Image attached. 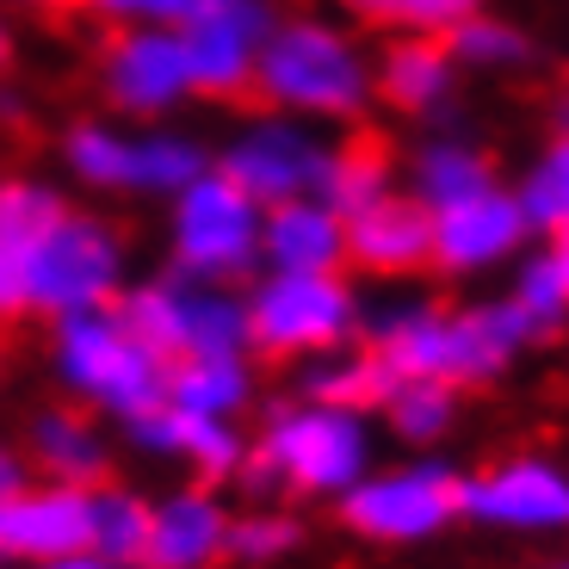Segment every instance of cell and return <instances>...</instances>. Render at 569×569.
<instances>
[{
  "instance_id": "obj_28",
  "label": "cell",
  "mask_w": 569,
  "mask_h": 569,
  "mask_svg": "<svg viewBox=\"0 0 569 569\" xmlns=\"http://www.w3.org/2000/svg\"><path fill=\"white\" fill-rule=\"evenodd\" d=\"M142 545H149V508L137 496H118V489L87 496V551L106 563H137Z\"/></svg>"
},
{
  "instance_id": "obj_8",
  "label": "cell",
  "mask_w": 569,
  "mask_h": 569,
  "mask_svg": "<svg viewBox=\"0 0 569 569\" xmlns=\"http://www.w3.org/2000/svg\"><path fill=\"white\" fill-rule=\"evenodd\" d=\"M260 458L272 465V477L310 489V496H347V489L366 477L371 458V433L353 409H335V402H298L267 427V446Z\"/></svg>"
},
{
  "instance_id": "obj_36",
  "label": "cell",
  "mask_w": 569,
  "mask_h": 569,
  "mask_svg": "<svg viewBox=\"0 0 569 569\" xmlns=\"http://www.w3.org/2000/svg\"><path fill=\"white\" fill-rule=\"evenodd\" d=\"M284 545H298V527H291V520H279V513H248V520H236V527H229L223 551L260 563V557H279Z\"/></svg>"
},
{
  "instance_id": "obj_20",
  "label": "cell",
  "mask_w": 569,
  "mask_h": 569,
  "mask_svg": "<svg viewBox=\"0 0 569 569\" xmlns=\"http://www.w3.org/2000/svg\"><path fill=\"white\" fill-rule=\"evenodd\" d=\"M496 186V168L470 137H427L409 161V199L421 211H446V204H465L477 192Z\"/></svg>"
},
{
  "instance_id": "obj_41",
  "label": "cell",
  "mask_w": 569,
  "mask_h": 569,
  "mask_svg": "<svg viewBox=\"0 0 569 569\" xmlns=\"http://www.w3.org/2000/svg\"><path fill=\"white\" fill-rule=\"evenodd\" d=\"M13 489H26V483H19V458L0 452V496H13Z\"/></svg>"
},
{
  "instance_id": "obj_15",
  "label": "cell",
  "mask_w": 569,
  "mask_h": 569,
  "mask_svg": "<svg viewBox=\"0 0 569 569\" xmlns=\"http://www.w3.org/2000/svg\"><path fill=\"white\" fill-rule=\"evenodd\" d=\"M69 551H87V489L57 483L0 496V557L50 563Z\"/></svg>"
},
{
  "instance_id": "obj_16",
  "label": "cell",
  "mask_w": 569,
  "mask_h": 569,
  "mask_svg": "<svg viewBox=\"0 0 569 569\" xmlns=\"http://www.w3.org/2000/svg\"><path fill=\"white\" fill-rule=\"evenodd\" d=\"M347 260L366 272H385V279L427 267L433 260V211H421L409 192H385V199L359 204L347 217Z\"/></svg>"
},
{
  "instance_id": "obj_40",
  "label": "cell",
  "mask_w": 569,
  "mask_h": 569,
  "mask_svg": "<svg viewBox=\"0 0 569 569\" xmlns=\"http://www.w3.org/2000/svg\"><path fill=\"white\" fill-rule=\"evenodd\" d=\"M13 57H19V31L13 19H0V69H13Z\"/></svg>"
},
{
  "instance_id": "obj_3",
  "label": "cell",
  "mask_w": 569,
  "mask_h": 569,
  "mask_svg": "<svg viewBox=\"0 0 569 569\" xmlns=\"http://www.w3.org/2000/svg\"><path fill=\"white\" fill-rule=\"evenodd\" d=\"M118 316L168 366L199 353H248V303L211 279H186V272L149 279L118 303Z\"/></svg>"
},
{
  "instance_id": "obj_13",
  "label": "cell",
  "mask_w": 569,
  "mask_h": 569,
  "mask_svg": "<svg viewBox=\"0 0 569 569\" xmlns=\"http://www.w3.org/2000/svg\"><path fill=\"white\" fill-rule=\"evenodd\" d=\"M520 242H527V217H520L508 186H489L477 199L433 211V267L452 272V279L501 267V260L520 254Z\"/></svg>"
},
{
  "instance_id": "obj_35",
  "label": "cell",
  "mask_w": 569,
  "mask_h": 569,
  "mask_svg": "<svg viewBox=\"0 0 569 569\" xmlns=\"http://www.w3.org/2000/svg\"><path fill=\"white\" fill-rule=\"evenodd\" d=\"M100 19H112V26H192V19L204 13V7H217V0H87Z\"/></svg>"
},
{
  "instance_id": "obj_12",
  "label": "cell",
  "mask_w": 569,
  "mask_h": 569,
  "mask_svg": "<svg viewBox=\"0 0 569 569\" xmlns=\"http://www.w3.org/2000/svg\"><path fill=\"white\" fill-rule=\"evenodd\" d=\"M452 513H458V477L446 465L385 470V477H359L347 489V520H353V532L385 539V545L433 539Z\"/></svg>"
},
{
  "instance_id": "obj_34",
  "label": "cell",
  "mask_w": 569,
  "mask_h": 569,
  "mask_svg": "<svg viewBox=\"0 0 569 569\" xmlns=\"http://www.w3.org/2000/svg\"><path fill=\"white\" fill-rule=\"evenodd\" d=\"M180 458H192L211 477H229V470H242V433L217 415H180Z\"/></svg>"
},
{
  "instance_id": "obj_38",
  "label": "cell",
  "mask_w": 569,
  "mask_h": 569,
  "mask_svg": "<svg viewBox=\"0 0 569 569\" xmlns=\"http://www.w3.org/2000/svg\"><path fill=\"white\" fill-rule=\"evenodd\" d=\"M19 310H31V298H26V248L0 242V322H13Z\"/></svg>"
},
{
  "instance_id": "obj_27",
  "label": "cell",
  "mask_w": 569,
  "mask_h": 569,
  "mask_svg": "<svg viewBox=\"0 0 569 569\" xmlns=\"http://www.w3.org/2000/svg\"><path fill=\"white\" fill-rule=\"evenodd\" d=\"M62 161L81 186L93 192H130V130L106 124V118H87L62 137Z\"/></svg>"
},
{
  "instance_id": "obj_29",
  "label": "cell",
  "mask_w": 569,
  "mask_h": 569,
  "mask_svg": "<svg viewBox=\"0 0 569 569\" xmlns=\"http://www.w3.org/2000/svg\"><path fill=\"white\" fill-rule=\"evenodd\" d=\"M31 440H38V458L50 470H57L62 483H93V477H100V465H106V446H100V433H93V427L81 421V415H69V409H50L38 421V433H31Z\"/></svg>"
},
{
  "instance_id": "obj_18",
  "label": "cell",
  "mask_w": 569,
  "mask_h": 569,
  "mask_svg": "<svg viewBox=\"0 0 569 569\" xmlns=\"http://www.w3.org/2000/svg\"><path fill=\"white\" fill-rule=\"evenodd\" d=\"M371 87L402 118H433L458 93V62L446 50V38H390L371 57Z\"/></svg>"
},
{
  "instance_id": "obj_32",
  "label": "cell",
  "mask_w": 569,
  "mask_h": 569,
  "mask_svg": "<svg viewBox=\"0 0 569 569\" xmlns=\"http://www.w3.org/2000/svg\"><path fill=\"white\" fill-rule=\"evenodd\" d=\"M513 310H520V322L532 328V335H551V328L569 322V279L563 267H557V254H532L527 267L513 272Z\"/></svg>"
},
{
  "instance_id": "obj_9",
  "label": "cell",
  "mask_w": 569,
  "mask_h": 569,
  "mask_svg": "<svg viewBox=\"0 0 569 569\" xmlns=\"http://www.w3.org/2000/svg\"><path fill=\"white\" fill-rule=\"evenodd\" d=\"M322 156H328V142H322V130H316V124L284 118V112H260V118H248V124L223 142V156H217L211 168L229 173V180H236L248 199L267 211V204H284V199L316 192Z\"/></svg>"
},
{
  "instance_id": "obj_44",
  "label": "cell",
  "mask_w": 569,
  "mask_h": 569,
  "mask_svg": "<svg viewBox=\"0 0 569 569\" xmlns=\"http://www.w3.org/2000/svg\"><path fill=\"white\" fill-rule=\"evenodd\" d=\"M13 7H38V13H57V7H69V0H13Z\"/></svg>"
},
{
  "instance_id": "obj_10",
  "label": "cell",
  "mask_w": 569,
  "mask_h": 569,
  "mask_svg": "<svg viewBox=\"0 0 569 569\" xmlns=\"http://www.w3.org/2000/svg\"><path fill=\"white\" fill-rule=\"evenodd\" d=\"M100 93L124 118H173L192 100L186 43L173 26H112V43L100 57Z\"/></svg>"
},
{
  "instance_id": "obj_26",
  "label": "cell",
  "mask_w": 569,
  "mask_h": 569,
  "mask_svg": "<svg viewBox=\"0 0 569 569\" xmlns=\"http://www.w3.org/2000/svg\"><path fill=\"white\" fill-rule=\"evenodd\" d=\"M390 390V366L378 353H316V366L303 371V397L310 402H335V409H359V402H385Z\"/></svg>"
},
{
  "instance_id": "obj_42",
  "label": "cell",
  "mask_w": 569,
  "mask_h": 569,
  "mask_svg": "<svg viewBox=\"0 0 569 569\" xmlns=\"http://www.w3.org/2000/svg\"><path fill=\"white\" fill-rule=\"evenodd\" d=\"M19 112H26V100H19L13 87H0V118H7V124H13Z\"/></svg>"
},
{
  "instance_id": "obj_22",
  "label": "cell",
  "mask_w": 569,
  "mask_h": 569,
  "mask_svg": "<svg viewBox=\"0 0 569 569\" xmlns=\"http://www.w3.org/2000/svg\"><path fill=\"white\" fill-rule=\"evenodd\" d=\"M248 366L242 353H199V359H173L168 366V390H161V402L180 415H217V421H229V415L248 402Z\"/></svg>"
},
{
  "instance_id": "obj_6",
  "label": "cell",
  "mask_w": 569,
  "mask_h": 569,
  "mask_svg": "<svg viewBox=\"0 0 569 569\" xmlns=\"http://www.w3.org/2000/svg\"><path fill=\"white\" fill-rule=\"evenodd\" d=\"M124 284V242L100 217L62 211L26 248V298L43 316H81V310H112Z\"/></svg>"
},
{
  "instance_id": "obj_17",
  "label": "cell",
  "mask_w": 569,
  "mask_h": 569,
  "mask_svg": "<svg viewBox=\"0 0 569 569\" xmlns=\"http://www.w3.org/2000/svg\"><path fill=\"white\" fill-rule=\"evenodd\" d=\"M260 260L267 272H341L347 267V217L328 211L316 192L260 211Z\"/></svg>"
},
{
  "instance_id": "obj_25",
  "label": "cell",
  "mask_w": 569,
  "mask_h": 569,
  "mask_svg": "<svg viewBox=\"0 0 569 569\" xmlns=\"http://www.w3.org/2000/svg\"><path fill=\"white\" fill-rule=\"evenodd\" d=\"M513 204H520L527 229H545V236L569 229V124L532 156V168L513 186Z\"/></svg>"
},
{
  "instance_id": "obj_21",
  "label": "cell",
  "mask_w": 569,
  "mask_h": 569,
  "mask_svg": "<svg viewBox=\"0 0 569 569\" xmlns=\"http://www.w3.org/2000/svg\"><path fill=\"white\" fill-rule=\"evenodd\" d=\"M385 192H397V161H390L385 142H371V137L328 142L322 173H316V199H322L328 211L353 217L359 204L385 199Z\"/></svg>"
},
{
  "instance_id": "obj_39",
  "label": "cell",
  "mask_w": 569,
  "mask_h": 569,
  "mask_svg": "<svg viewBox=\"0 0 569 569\" xmlns=\"http://www.w3.org/2000/svg\"><path fill=\"white\" fill-rule=\"evenodd\" d=\"M38 569H124V563H106V557H93V551H69V557H50V563H38Z\"/></svg>"
},
{
  "instance_id": "obj_19",
  "label": "cell",
  "mask_w": 569,
  "mask_h": 569,
  "mask_svg": "<svg viewBox=\"0 0 569 569\" xmlns=\"http://www.w3.org/2000/svg\"><path fill=\"white\" fill-rule=\"evenodd\" d=\"M223 539H229L223 508L211 496H199V489H186V496H168L161 508H149L142 557H149V569H204L217 563Z\"/></svg>"
},
{
  "instance_id": "obj_31",
  "label": "cell",
  "mask_w": 569,
  "mask_h": 569,
  "mask_svg": "<svg viewBox=\"0 0 569 569\" xmlns=\"http://www.w3.org/2000/svg\"><path fill=\"white\" fill-rule=\"evenodd\" d=\"M385 409H390V427H397L402 440L427 446V440H440L446 427H452V385H433V378H390L385 390Z\"/></svg>"
},
{
  "instance_id": "obj_43",
  "label": "cell",
  "mask_w": 569,
  "mask_h": 569,
  "mask_svg": "<svg viewBox=\"0 0 569 569\" xmlns=\"http://www.w3.org/2000/svg\"><path fill=\"white\" fill-rule=\"evenodd\" d=\"M551 254H557V267H563V279H569V229H557V248H551Z\"/></svg>"
},
{
  "instance_id": "obj_30",
  "label": "cell",
  "mask_w": 569,
  "mask_h": 569,
  "mask_svg": "<svg viewBox=\"0 0 569 569\" xmlns=\"http://www.w3.org/2000/svg\"><path fill=\"white\" fill-rule=\"evenodd\" d=\"M341 13L366 26H390L397 38H446L458 19H470L483 0H335Z\"/></svg>"
},
{
  "instance_id": "obj_1",
  "label": "cell",
  "mask_w": 569,
  "mask_h": 569,
  "mask_svg": "<svg viewBox=\"0 0 569 569\" xmlns=\"http://www.w3.org/2000/svg\"><path fill=\"white\" fill-rule=\"evenodd\" d=\"M267 112L303 118V124H353L371 112L378 87H371V57L366 43L335 19H284L267 31L254 62V87Z\"/></svg>"
},
{
  "instance_id": "obj_23",
  "label": "cell",
  "mask_w": 569,
  "mask_h": 569,
  "mask_svg": "<svg viewBox=\"0 0 569 569\" xmlns=\"http://www.w3.org/2000/svg\"><path fill=\"white\" fill-rule=\"evenodd\" d=\"M211 168L199 137H186L173 124H149L130 130V192H149V199H173L180 186H192Z\"/></svg>"
},
{
  "instance_id": "obj_46",
  "label": "cell",
  "mask_w": 569,
  "mask_h": 569,
  "mask_svg": "<svg viewBox=\"0 0 569 569\" xmlns=\"http://www.w3.org/2000/svg\"><path fill=\"white\" fill-rule=\"evenodd\" d=\"M563 118H569V106H563Z\"/></svg>"
},
{
  "instance_id": "obj_24",
  "label": "cell",
  "mask_w": 569,
  "mask_h": 569,
  "mask_svg": "<svg viewBox=\"0 0 569 569\" xmlns=\"http://www.w3.org/2000/svg\"><path fill=\"white\" fill-rule=\"evenodd\" d=\"M446 50H452L458 74H513V69L532 62L527 31L513 26V19H501V13H483V7L446 31Z\"/></svg>"
},
{
  "instance_id": "obj_14",
  "label": "cell",
  "mask_w": 569,
  "mask_h": 569,
  "mask_svg": "<svg viewBox=\"0 0 569 569\" xmlns=\"http://www.w3.org/2000/svg\"><path fill=\"white\" fill-rule=\"evenodd\" d=\"M458 508L508 532H551L569 527V477L545 458H513L483 470L477 483H458Z\"/></svg>"
},
{
  "instance_id": "obj_4",
  "label": "cell",
  "mask_w": 569,
  "mask_h": 569,
  "mask_svg": "<svg viewBox=\"0 0 569 569\" xmlns=\"http://www.w3.org/2000/svg\"><path fill=\"white\" fill-rule=\"evenodd\" d=\"M57 371L69 390H81L87 402H100L124 421L156 409L161 390H168V359L149 353L118 310L57 316Z\"/></svg>"
},
{
  "instance_id": "obj_37",
  "label": "cell",
  "mask_w": 569,
  "mask_h": 569,
  "mask_svg": "<svg viewBox=\"0 0 569 569\" xmlns=\"http://www.w3.org/2000/svg\"><path fill=\"white\" fill-rule=\"evenodd\" d=\"M130 433H137V446H149V452H180V415H173L168 402L130 415Z\"/></svg>"
},
{
  "instance_id": "obj_2",
  "label": "cell",
  "mask_w": 569,
  "mask_h": 569,
  "mask_svg": "<svg viewBox=\"0 0 569 569\" xmlns=\"http://www.w3.org/2000/svg\"><path fill=\"white\" fill-rule=\"evenodd\" d=\"M378 359L390 378H433V385H483L532 341L508 298L470 303V310H433V303H390L371 316Z\"/></svg>"
},
{
  "instance_id": "obj_45",
  "label": "cell",
  "mask_w": 569,
  "mask_h": 569,
  "mask_svg": "<svg viewBox=\"0 0 569 569\" xmlns=\"http://www.w3.org/2000/svg\"><path fill=\"white\" fill-rule=\"evenodd\" d=\"M551 569H569V563H551Z\"/></svg>"
},
{
  "instance_id": "obj_7",
  "label": "cell",
  "mask_w": 569,
  "mask_h": 569,
  "mask_svg": "<svg viewBox=\"0 0 569 569\" xmlns=\"http://www.w3.org/2000/svg\"><path fill=\"white\" fill-rule=\"evenodd\" d=\"M248 347L267 353H335L359 328V298L341 272H267L248 291Z\"/></svg>"
},
{
  "instance_id": "obj_5",
  "label": "cell",
  "mask_w": 569,
  "mask_h": 569,
  "mask_svg": "<svg viewBox=\"0 0 569 569\" xmlns=\"http://www.w3.org/2000/svg\"><path fill=\"white\" fill-rule=\"evenodd\" d=\"M168 242L186 279L229 284L260 267V204L229 173L204 168L168 199Z\"/></svg>"
},
{
  "instance_id": "obj_33",
  "label": "cell",
  "mask_w": 569,
  "mask_h": 569,
  "mask_svg": "<svg viewBox=\"0 0 569 569\" xmlns=\"http://www.w3.org/2000/svg\"><path fill=\"white\" fill-rule=\"evenodd\" d=\"M62 211L69 204H62V192L50 180H7L0 186V242L31 248Z\"/></svg>"
},
{
  "instance_id": "obj_11",
  "label": "cell",
  "mask_w": 569,
  "mask_h": 569,
  "mask_svg": "<svg viewBox=\"0 0 569 569\" xmlns=\"http://www.w3.org/2000/svg\"><path fill=\"white\" fill-rule=\"evenodd\" d=\"M272 26H279L272 0H217L192 26H180L192 93L199 100H242L254 87V62Z\"/></svg>"
}]
</instances>
